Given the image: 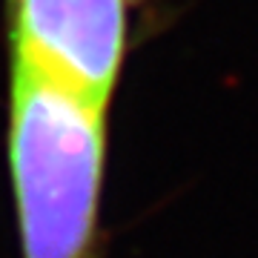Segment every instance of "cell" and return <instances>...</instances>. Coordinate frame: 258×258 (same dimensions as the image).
I'll list each match as a JSON object with an SVG mask.
<instances>
[{"label":"cell","mask_w":258,"mask_h":258,"mask_svg":"<svg viewBox=\"0 0 258 258\" xmlns=\"http://www.w3.org/2000/svg\"><path fill=\"white\" fill-rule=\"evenodd\" d=\"M12 60L109 106L129 46V0H9Z\"/></svg>","instance_id":"7a4b0ae2"},{"label":"cell","mask_w":258,"mask_h":258,"mask_svg":"<svg viewBox=\"0 0 258 258\" xmlns=\"http://www.w3.org/2000/svg\"><path fill=\"white\" fill-rule=\"evenodd\" d=\"M9 169L23 258H92L106 109L12 60Z\"/></svg>","instance_id":"6da1fadb"}]
</instances>
